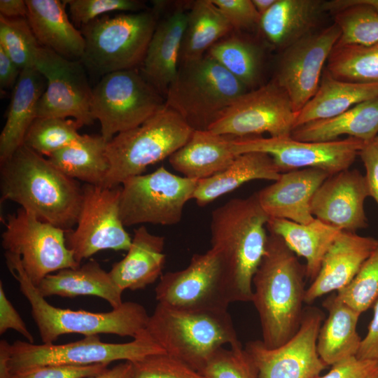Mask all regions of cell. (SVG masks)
<instances>
[{
  "mask_svg": "<svg viewBox=\"0 0 378 378\" xmlns=\"http://www.w3.org/2000/svg\"><path fill=\"white\" fill-rule=\"evenodd\" d=\"M0 165L1 202L18 203L66 231L76 225L83 188L75 179L24 145Z\"/></svg>",
  "mask_w": 378,
  "mask_h": 378,
  "instance_id": "1",
  "label": "cell"
},
{
  "mask_svg": "<svg viewBox=\"0 0 378 378\" xmlns=\"http://www.w3.org/2000/svg\"><path fill=\"white\" fill-rule=\"evenodd\" d=\"M305 279V265L280 237L269 233L265 254L253 278L251 300L265 346L279 347L298 330L304 309Z\"/></svg>",
  "mask_w": 378,
  "mask_h": 378,
  "instance_id": "2",
  "label": "cell"
},
{
  "mask_svg": "<svg viewBox=\"0 0 378 378\" xmlns=\"http://www.w3.org/2000/svg\"><path fill=\"white\" fill-rule=\"evenodd\" d=\"M269 220L256 193L231 199L211 212V248L223 260L237 302L252 300L253 278L265 252Z\"/></svg>",
  "mask_w": 378,
  "mask_h": 378,
  "instance_id": "3",
  "label": "cell"
},
{
  "mask_svg": "<svg viewBox=\"0 0 378 378\" xmlns=\"http://www.w3.org/2000/svg\"><path fill=\"white\" fill-rule=\"evenodd\" d=\"M6 263L28 300L31 314L43 344H54L62 335L78 333L85 337L113 334L133 339L143 334L149 318L146 309L134 302H124L108 312L62 309L49 304L27 276L21 258L5 252Z\"/></svg>",
  "mask_w": 378,
  "mask_h": 378,
  "instance_id": "4",
  "label": "cell"
},
{
  "mask_svg": "<svg viewBox=\"0 0 378 378\" xmlns=\"http://www.w3.org/2000/svg\"><path fill=\"white\" fill-rule=\"evenodd\" d=\"M146 331L164 352L199 372L223 345L242 347L228 311H200L157 304Z\"/></svg>",
  "mask_w": 378,
  "mask_h": 378,
  "instance_id": "5",
  "label": "cell"
},
{
  "mask_svg": "<svg viewBox=\"0 0 378 378\" xmlns=\"http://www.w3.org/2000/svg\"><path fill=\"white\" fill-rule=\"evenodd\" d=\"M158 24L151 10L102 15L80 28L85 39L80 62L97 76L141 66Z\"/></svg>",
  "mask_w": 378,
  "mask_h": 378,
  "instance_id": "6",
  "label": "cell"
},
{
  "mask_svg": "<svg viewBox=\"0 0 378 378\" xmlns=\"http://www.w3.org/2000/svg\"><path fill=\"white\" fill-rule=\"evenodd\" d=\"M193 130L175 111L164 105L141 125L115 135L107 143L109 170L102 184L115 187L143 174L146 168L182 147Z\"/></svg>",
  "mask_w": 378,
  "mask_h": 378,
  "instance_id": "7",
  "label": "cell"
},
{
  "mask_svg": "<svg viewBox=\"0 0 378 378\" xmlns=\"http://www.w3.org/2000/svg\"><path fill=\"white\" fill-rule=\"evenodd\" d=\"M248 90L217 61L206 55L179 64L164 97L193 130H208L219 115Z\"/></svg>",
  "mask_w": 378,
  "mask_h": 378,
  "instance_id": "8",
  "label": "cell"
},
{
  "mask_svg": "<svg viewBox=\"0 0 378 378\" xmlns=\"http://www.w3.org/2000/svg\"><path fill=\"white\" fill-rule=\"evenodd\" d=\"M164 104V97L139 70H123L104 76L92 88L91 114L99 121L101 135L108 142L145 122Z\"/></svg>",
  "mask_w": 378,
  "mask_h": 378,
  "instance_id": "9",
  "label": "cell"
},
{
  "mask_svg": "<svg viewBox=\"0 0 378 378\" xmlns=\"http://www.w3.org/2000/svg\"><path fill=\"white\" fill-rule=\"evenodd\" d=\"M165 353L145 331L127 343L101 341L99 335L64 344H34L15 341L10 346V375L27 369L49 365H90L116 360L138 363L148 356Z\"/></svg>",
  "mask_w": 378,
  "mask_h": 378,
  "instance_id": "10",
  "label": "cell"
},
{
  "mask_svg": "<svg viewBox=\"0 0 378 378\" xmlns=\"http://www.w3.org/2000/svg\"><path fill=\"white\" fill-rule=\"evenodd\" d=\"M155 292L159 303L186 310L227 311L237 302L223 260L211 248L194 254L183 270L162 275Z\"/></svg>",
  "mask_w": 378,
  "mask_h": 378,
  "instance_id": "11",
  "label": "cell"
},
{
  "mask_svg": "<svg viewBox=\"0 0 378 378\" xmlns=\"http://www.w3.org/2000/svg\"><path fill=\"white\" fill-rule=\"evenodd\" d=\"M199 180L171 173L163 167L125 179L121 184L120 214L125 225L178 223Z\"/></svg>",
  "mask_w": 378,
  "mask_h": 378,
  "instance_id": "12",
  "label": "cell"
},
{
  "mask_svg": "<svg viewBox=\"0 0 378 378\" xmlns=\"http://www.w3.org/2000/svg\"><path fill=\"white\" fill-rule=\"evenodd\" d=\"M4 225L2 247L21 258L23 269L35 286L48 274L80 265L66 246V230L21 207L8 214Z\"/></svg>",
  "mask_w": 378,
  "mask_h": 378,
  "instance_id": "13",
  "label": "cell"
},
{
  "mask_svg": "<svg viewBox=\"0 0 378 378\" xmlns=\"http://www.w3.org/2000/svg\"><path fill=\"white\" fill-rule=\"evenodd\" d=\"M296 115L288 94L273 78L236 99L208 130L236 138L264 133L272 137L290 136Z\"/></svg>",
  "mask_w": 378,
  "mask_h": 378,
  "instance_id": "14",
  "label": "cell"
},
{
  "mask_svg": "<svg viewBox=\"0 0 378 378\" xmlns=\"http://www.w3.org/2000/svg\"><path fill=\"white\" fill-rule=\"evenodd\" d=\"M83 200L75 230L66 231V246L76 261L96 253L112 249L128 251L132 238L120 214L121 185L105 187L85 183Z\"/></svg>",
  "mask_w": 378,
  "mask_h": 378,
  "instance_id": "15",
  "label": "cell"
},
{
  "mask_svg": "<svg viewBox=\"0 0 378 378\" xmlns=\"http://www.w3.org/2000/svg\"><path fill=\"white\" fill-rule=\"evenodd\" d=\"M365 142L354 137L330 141H303L283 137H232V153L238 155L248 152L270 155L281 173L316 168L330 175L349 169Z\"/></svg>",
  "mask_w": 378,
  "mask_h": 378,
  "instance_id": "16",
  "label": "cell"
},
{
  "mask_svg": "<svg viewBox=\"0 0 378 378\" xmlns=\"http://www.w3.org/2000/svg\"><path fill=\"white\" fill-rule=\"evenodd\" d=\"M35 66L47 82L36 106V117H71L82 126L94 122L91 114L92 88L80 60L64 58L40 46Z\"/></svg>",
  "mask_w": 378,
  "mask_h": 378,
  "instance_id": "17",
  "label": "cell"
},
{
  "mask_svg": "<svg viewBox=\"0 0 378 378\" xmlns=\"http://www.w3.org/2000/svg\"><path fill=\"white\" fill-rule=\"evenodd\" d=\"M324 318L316 307L304 309L300 328L286 343L268 348L262 340L247 342L245 349L253 360L259 378H316L327 365L317 351V338Z\"/></svg>",
  "mask_w": 378,
  "mask_h": 378,
  "instance_id": "18",
  "label": "cell"
},
{
  "mask_svg": "<svg viewBox=\"0 0 378 378\" xmlns=\"http://www.w3.org/2000/svg\"><path fill=\"white\" fill-rule=\"evenodd\" d=\"M340 36V30L333 23L282 50L274 79L286 92L296 113L318 90L324 65Z\"/></svg>",
  "mask_w": 378,
  "mask_h": 378,
  "instance_id": "19",
  "label": "cell"
},
{
  "mask_svg": "<svg viewBox=\"0 0 378 378\" xmlns=\"http://www.w3.org/2000/svg\"><path fill=\"white\" fill-rule=\"evenodd\" d=\"M370 197L365 176L357 169L330 175L314 194L313 216L342 231L356 232L368 227L364 204Z\"/></svg>",
  "mask_w": 378,
  "mask_h": 378,
  "instance_id": "20",
  "label": "cell"
},
{
  "mask_svg": "<svg viewBox=\"0 0 378 378\" xmlns=\"http://www.w3.org/2000/svg\"><path fill=\"white\" fill-rule=\"evenodd\" d=\"M330 176L316 168L281 173L273 183L256 192L260 206L270 218L307 224L314 217L311 204L320 186Z\"/></svg>",
  "mask_w": 378,
  "mask_h": 378,
  "instance_id": "21",
  "label": "cell"
},
{
  "mask_svg": "<svg viewBox=\"0 0 378 378\" xmlns=\"http://www.w3.org/2000/svg\"><path fill=\"white\" fill-rule=\"evenodd\" d=\"M378 246V240L342 231L322 260L316 277L307 288L304 302L312 304L323 295L348 286Z\"/></svg>",
  "mask_w": 378,
  "mask_h": 378,
  "instance_id": "22",
  "label": "cell"
},
{
  "mask_svg": "<svg viewBox=\"0 0 378 378\" xmlns=\"http://www.w3.org/2000/svg\"><path fill=\"white\" fill-rule=\"evenodd\" d=\"M187 13L183 6H178L158 22L140 66L144 78L164 97L178 72Z\"/></svg>",
  "mask_w": 378,
  "mask_h": 378,
  "instance_id": "23",
  "label": "cell"
},
{
  "mask_svg": "<svg viewBox=\"0 0 378 378\" xmlns=\"http://www.w3.org/2000/svg\"><path fill=\"white\" fill-rule=\"evenodd\" d=\"M27 19L39 45L60 56L80 60L85 39L69 20L64 1L25 0Z\"/></svg>",
  "mask_w": 378,
  "mask_h": 378,
  "instance_id": "24",
  "label": "cell"
},
{
  "mask_svg": "<svg viewBox=\"0 0 378 378\" xmlns=\"http://www.w3.org/2000/svg\"><path fill=\"white\" fill-rule=\"evenodd\" d=\"M164 247V237L150 233L145 226L135 229L127 253L108 272L111 279L122 292L145 288L162 276Z\"/></svg>",
  "mask_w": 378,
  "mask_h": 378,
  "instance_id": "25",
  "label": "cell"
},
{
  "mask_svg": "<svg viewBox=\"0 0 378 378\" xmlns=\"http://www.w3.org/2000/svg\"><path fill=\"white\" fill-rule=\"evenodd\" d=\"M46 86L45 77L35 66L21 71L0 135V162L8 159L23 145L27 130L36 118V106Z\"/></svg>",
  "mask_w": 378,
  "mask_h": 378,
  "instance_id": "26",
  "label": "cell"
},
{
  "mask_svg": "<svg viewBox=\"0 0 378 378\" xmlns=\"http://www.w3.org/2000/svg\"><path fill=\"white\" fill-rule=\"evenodd\" d=\"M230 136L209 130H193L187 142L169 158L171 166L183 176L201 180L218 174L236 158Z\"/></svg>",
  "mask_w": 378,
  "mask_h": 378,
  "instance_id": "27",
  "label": "cell"
},
{
  "mask_svg": "<svg viewBox=\"0 0 378 378\" xmlns=\"http://www.w3.org/2000/svg\"><path fill=\"white\" fill-rule=\"evenodd\" d=\"M321 0H276L261 15L259 30L274 48L284 50L312 33L322 10Z\"/></svg>",
  "mask_w": 378,
  "mask_h": 378,
  "instance_id": "28",
  "label": "cell"
},
{
  "mask_svg": "<svg viewBox=\"0 0 378 378\" xmlns=\"http://www.w3.org/2000/svg\"><path fill=\"white\" fill-rule=\"evenodd\" d=\"M45 298L53 295L62 298L92 295L101 298L113 309L120 307L122 291L95 260H91L77 268L63 269L47 275L37 287Z\"/></svg>",
  "mask_w": 378,
  "mask_h": 378,
  "instance_id": "29",
  "label": "cell"
},
{
  "mask_svg": "<svg viewBox=\"0 0 378 378\" xmlns=\"http://www.w3.org/2000/svg\"><path fill=\"white\" fill-rule=\"evenodd\" d=\"M378 97V83L341 80L326 69L318 90L297 113L295 128L311 122L335 117L351 107Z\"/></svg>",
  "mask_w": 378,
  "mask_h": 378,
  "instance_id": "30",
  "label": "cell"
},
{
  "mask_svg": "<svg viewBox=\"0 0 378 378\" xmlns=\"http://www.w3.org/2000/svg\"><path fill=\"white\" fill-rule=\"evenodd\" d=\"M281 172L273 158L262 152H248L236 156L223 172L198 181L192 199L200 206L212 202L253 180H277Z\"/></svg>",
  "mask_w": 378,
  "mask_h": 378,
  "instance_id": "31",
  "label": "cell"
},
{
  "mask_svg": "<svg viewBox=\"0 0 378 378\" xmlns=\"http://www.w3.org/2000/svg\"><path fill=\"white\" fill-rule=\"evenodd\" d=\"M378 134V97L363 102L331 118L306 123L295 128L291 137L303 141H330L343 135L365 143Z\"/></svg>",
  "mask_w": 378,
  "mask_h": 378,
  "instance_id": "32",
  "label": "cell"
},
{
  "mask_svg": "<svg viewBox=\"0 0 378 378\" xmlns=\"http://www.w3.org/2000/svg\"><path fill=\"white\" fill-rule=\"evenodd\" d=\"M323 305L328 316L319 330L317 351L322 361L332 366L356 356L361 341L357 332L360 314L336 295L327 298Z\"/></svg>",
  "mask_w": 378,
  "mask_h": 378,
  "instance_id": "33",
  "label": "cell"
},
{
  "mask_svg": "<svg viewBox=\"0 0 378 378\" xmlns=\"http://www.w3.org/2000/svg\"><path fill=\"white\" fill-rule=\"evenodd\" d=\"M267 230L280 237L296 255L305 259L307 279L312 281L328 248L342 232L315 218L307 224L270 218Z\"/></svg>",
  "mask_w": 378,
  "mask_h": 378,
  "instance_id": "34",
  "label": "cell"
},
{
  "mask_svg": "<svg viewBox=\"0 0 378 378\" xmlns=\"http://www.w3.org/2000/svg\"><path fill=\"white\" fill-rule=\"evenodd\" d=\"M232 31L211 0L192 1L187 13L179 64L202 58L213 45Z\"/></svg>",
  "mask_w": 378,
  "mask_h": 378,
  "instance_id": "35",
  "label": "cell"
},
{
  "mask_svg": "<svg viewBox=\"0 0 378 378\" xmlns=\"http://www.w3.org/2000/svg\"><path fill=\"white\" fill-rule=\"evenodd\" d=\"M107 143L102 135L83 134L48 160L64 174L85 183L102 186L109 170Z\"/></svg>",
  "mask_w": 378,
  "mask_h": 378,
  "instance_id": "36",
  "label": "cell"
},
{
  "mask_svg": "<svg viewBox=\"0 0 378 378\" xmlns=\"http://www.w3.org/2000/svg\"><path fill=\"white\" fill-rule=\"evenodd\" d=\"M323 12L335 15L340 30L337 46H370L378 42V0L323 1Z\"/></svg>",
  "mask_w": 378,
  "mask_h": 378,
  "instance_id": "37",
  "label": "cell"
},
{
  "mask_svg": "<svg viewBox=\"0 0 378 378\" xmlns=\"http://www.w3.org/2000/svg\"><path fill=\"white\" fill-rule=\"evenodd\" d=\"M248 90L256 88L261 77L263 52L242 33L232 31L206 52Z\"/></svg>",
  "mask_w": 378,
  "mask_h": 378,
  "instance_id": "38",
  "label": "cell"
},
{
  "mask_svg": "<svg viewBox=\"0 0 378 378\" xmlns=\"http://www.w3.org/2000/svg\"><path fill=\"white\" fill-rule=\"evenodd\" d=\"M326 70L341 80L378 83V42L370 46L335 45Z\"/></svg>",
  "mask_w": 378,
  "mask_h": 378,
  "instance_id": "39",
  "label": "cell"
},
{
  "mask_svg": "<svg viewBox=\"0 0 378 378\" xmlns=\"http://www.w3.org/2000/svg\"><path fill=\"white\" fill-rule=\"evenodd\" d=\"M81 127L74 119L36 117L27 130L23 145L49 157L77 140L81 136L78 132Z\"/></svg>",
  "mask_w": 378,
  "mask_h": 378,
  "instance_id": "40",
  "label": "cell"
},
{
  "mask_svg": "<svg viewBox=\"0 0 378 378\" xmlns=\"http://www.w3.org/2000/svg\"><path fill=\"white\" fill-rule=\"evenodd\" d=\"M40 46L27 18L0 15V47L21 70L35 66Z\"/></svg>",
  "mask_w": 378,
  "mask_h": 378,
  "instance_id": "41",
  "label": "cell"
},
{
  "mask_svg": "<svg viewBox=\"0 0 378 378\" xmlns=\"http://www.w3.org/2000/svg\"><path fill=\"white\" fill-rule=\"evenodd\" d=\"M336 295L360 314L374 304L378 299V246L351 282L338 290Z\"/></svg>",
  "mask_w": 378,
  "mask_h": 378,
  "instance_id": "42",
  "label": "cell"
},
{
  "mask_svg": "<svg viewBox=\"0 0 378 378\" xmlns=\"http://www.w3.org/2000/svg\"><path fill=\"white\" fill-rule=\"evenodd\" d=\"M200 372L206 378H259L253 360L242 347L218 349Z\"/></svg>",
  "mask_w": 378,
  "mask_h": 378,
  "instance_id": "43",
  "label": "cell"
},
{
  "mask_svg": "<svg viewBox=\"0 0 378 378\" xmlns=\"http://www.w3.org/2000/svg\"><path fill=\"white\" fill-rule=\"evenodd\" d=\"M72 23L80 28L111 12L135 13L145 10V3L139 0H64Z\"/></svg>",
  "mask_w": 378,
  "mask_h": 378,
  "instance_id": "44",
  "label": "cell"
},
{
  "mask_svg": "<svg viewBox=\"0 0 378 378\" xmlns=\"http://www.w3.org/2000/svg\"><path fill=\"white\" fill-rule=\"evenodd\" d=\"M133 364V378H206L198 370L166 353L148 356Z\"/></svg>",
  "mask_w": 378,
  "mask_h": 378,
  "instance_id": "45",
  "label": "cell"
},
{
  "mask_svg": "<svg viewBox=\"0 0 378 378\" xmlns=\"http://www.w3.org/2000/svg\"><path fill=\"white\" fill-rule=\"evenodd\" d=\"M228 20L234 31L259 27L261 15L252 0H211Z\"/></svg>",
  "mask_w": 378,
  "mask_h": 378,
  "instance_id": "46",
  "label": "cell"
},
{
  "mask_svg": "<svg viewBox=\"0 0 378 378\" xmlns=\"http://www.w3.org/2000/svg\"><path fill=\"white\" fill-rule=\"evenodd\" d=\"M108 364L43 365L12 374L9 378H85L103 372L108 368Z\"/></svg>",
  "mask_w": 378,
  "mask_h": 378,
  "instance_id": "47",
  "label": "cell"
},
{
  "mask_svg": "<svg viewBox=\"0 0 378 378\" xmlns=\"http://www.w3.org/2000/svg\"><path fill=\"white\" fill-rule=\"evenodd\" d=\"M378 363L360 360L356 356L344 359L332 365L330 370L316 378H377Z\"/></svg>",
  "mask_w": 378,
  "mask_h": 378,
  "instance_id": "48",
  "label": "cell"
},
{
  "mask_svg": "<svg viewBox=\"0 0 378 378\" xmlns=\"http://www.w3.org/2000/svg\"><path fill=\"white\" fill-rule=\"evenodd\" d=\"M12 329L21 334L29 343L34 337L29 331L22 317L6 295L2 282H0V334Z\"/></svg>",
  "mask_w": 378,
  "mask_h": 378,
  "instance_id": "49",
  "label": "cell"
},
{
  "mask_svg": "<svg viewBox=\"0 0 378 378\" xmlns=\"http://www.w3.org/2000/svg\"><path fill=\"white\" fill-rule=\"evenodd\" d=\"M365 168L370 197L378 205V147L373 141L365 143L358 154Z\"/></svg>",
  "mask_w": 378,
  "mask_h": 378,
  "instance_id": "50",
  "label": "cell"
},
{
  "mask_svg": "<svg viewBox=\"0 0 378 378\" xmlns=\"http://www.w3.org/2000/svg\"><path fill=\"white\" fill-rule=\"evenodd\" d=\"M356 357L378 363V299L373 304V316L365 337L361 340Z\"/></svg>",
  "mask_w": 378,
  "mask_h": 378,
  "instance_id": "51",
  "label": "cell"
},
{
  "mask_svg": "<svg viewBox=\"0 0 378 378\" xmlns=\"http://www.w3.org/2000/svg\"><path fill=\"white\" fill-rule=\"evenodd\" d=\"M21 71L0 47V88L1 92L15 87Z\"/></svg>",
  "mask_w": 378,
  "mask_h": 378,
  "instance_id": "52",
  "label": "cell"
},
{
  "mask_svg": "<svg viewBox=\"0 0 378 378\" xmlns=\"http://www.w3.org/2000/svg\"><path fill=\"white\" fill-rule=\"evenodd\" d=\"M0 15L6 18H25L27 15V6L24 0H1Z\"/></svg>",
  "mask_w": 378,
  "mask_h": 378,
  "instance_id": "53",
  "label": "cell"
},
{
  "mask_svg": "<svg viewBox=\"0 0 378 378\" xmlns=\"http://www.w3.org/2000/svg\"><path fill=\"white\" fill-rule=\"evenodd\" d=\"M134 365L133 363L125 361L111 368H106L103 372L85 378H133Z\"/></svg>",
  "mask_w": 378,
  "mask_h": 378,
  "instance_id": "54",
  "label": "cell"
},
{
  "mask_svg": "<svg viewBox=\"0 0 378 378\" xmlns=\"http://www.w3.org/2000/svg\"><path fill=\"white\" fill-rule=\"evenodd\" d=\"M10 344L6 340L0 341V378H9L8 362Z\"/></svg>",
  "mask_w": 378,
  "mask_h": 378,
  "instance_id": "55",
  "label": "cell"
},
{
  "mask_svg": "<svg viewBox=\"0 0 378 378\" xmlns=\"http://www.w3.org/2000/svg\"><path fill=\"white\" fill-rule=\"evenodd\" d=\"M276 0H252V2L260 15L265 13Z\"/></svg>",
  "mask_w": 378,
  "mask_h": 378,
  "instance_id": "56",
  "label": "cell"
},
{
  "mask_svg": "<svg viewBox=\"0 0 378 378\" xmlns=\"http://www.w3.org/2000/svg\"><path fill=\"white\" fill-rule=\"evenodd\" d=\"M374 142L375 143V144L378 147V134H377L374 140Z\"/></svg>",
  "mask_w": 378,
  "mask_h": 378,
  "instance_id": "57",
  "label": "cell"
},
{
  "mask_svg": "<svg viewBox=\"0 0 378 378\" xmlns=\"http://www.w3.org/2000/svg\"><path fill=\"white\" fill-rule=\"evenodd\" d=\"M378 378V377H377Z\"/></svg>",
  "mask_w": 378,
  "mask_h": 378,
  "instance_id": "58",
  "label": "cell"
}]
</instances>
